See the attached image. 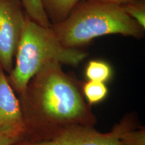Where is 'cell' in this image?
I'll return each mask as SVG.
<instances>
[{"instance_id": "6da1fadb", "label": "cell", "mask_w": 145, "mask_h": 145, "mask_svg": "<svg viewBox=\"0 0 145 145\" xmlns=\"http://www.w3.org/2000/svg\"><path fill=\"white\" fill-rule=\"evenodd\" d=\"M82 85L59 63H50L38 72L18 94L24 126L19 140H46L69 127L95 126L97 118L83 96Z\"/></svg>"}, {"instance_id": "7a4b0ae2", "label": "cell", "mask_w": 145, "mask_h": 145, "mask_svg": "<svg viewBox=\"0 0 145 145\" xmlns=\"http://www.w3.org/2000/svg\"><path fill=\"white\" fill-rule=\"evenodd\" d=\"M50 27L63 46L72 48L107 34L140 38L144 30L120 5L91 0L77 4L66 19Z\"/></svg>"}, {"instance_id": "3957f363", "label": "cell", "mask_w": 145, "mask_h": 145, "mask_svg": "<svg viewBox=\"0 0 145 145\" xmlns=\"http://www.w3.org/2000/svg\"><path fill=\"white\" fill-rule=\"evenodd\" d=\"M87 56V52L83 50L63 46L51 27L40 26L26 16L15 55L16 64L9 74L8 82L20 94L30 79L46 65L55 62L76 67Z\"/></svg>"}, {"instance_id": "277c9868", "label": "cell", "mask_w": 145, "mask_h": 145, "mask_svg": "<svg viewBox=\"0 0 145 145\" xmlns=\"http://www.w3.org/2000/svg\"><path fill=\"white\" fill-rule=\"evenodd\" d=\"M26 16L21 0H0V65L8 74L14 68Z\"/></svg>"}, {"instance_id": "5b68a950", "label": "cell", "mask_w": 145, "mask_h": 145, "mask_svg": "<svg viewBox=\"0 0 145 145\" xmlns=\"http://www.w3.org/2000/svg\"><path fill=\"white\" fill-rule=\"evenodd\" d=\"M12 145H123L113 128L106 133L94 127L73 126L62 130L50 138L38 142L18 140Z\"/></svg>"}, {"instance_id": "8992f818", "label": "cell", "mask_w": 145, "mask_h": 145, "mask_svg": "<svg viewBox=\"0 0 145 145\" xmlns=\"http://www.w3.org/2000/svg\"><path fill=\"white\" fill-rule=\"evenodd\" d=\"M24 129L19 100L0 65V135L16 136L20 139Z\"/></svg>"}, {"instance_id": "52a82bcc", "label": "cell", "mask_w": 145, "mask_h": 145, "mask_svg": "<svg viewBox=\"0 0 145 145\" xmlns=\"http://www.w3.org/2000/svg\"><path fill=\"white\" fill-rule=\"evenodd\" d=\"M113 128L123 145H145L144 128L136 126L132 116H126Z\"/></svg>"}, {"instance_id": "ba28073f", "label": "cell", "mask_w": 145, "mask_h": 145, "mask_svg": "<svg viewBox=\"0 0 145 145\" xmlns=\"http://www.w3.org/2000/svg\"><path fill=\"white\" fill-rule=\"evenodd\" d=\"M79 1L80 0H42V3L49 20L51 18L53 24H56L66 19Z\"/></svg>"}, {"instance_id": "9c48e42d", "label": "cell", "mask_w": 145, "mask_h": 145, "mask_svg": "<svg viewBox=\"0 0 145 145\" xmlns=\"http://www.w3.org/2000/svg\"><path fill=\"white\" fill-rule=\"evenodd\" d=\"M112 69L110 64L101 60H91L87 65L85 71L88 81L106 83L112 77Z\"/></svg>"}, {"instance_id": "30bf717a", "label": "cell", "mask_w": 145, "mask_h": 145, "mask_svg": "<svg viewBox=\"0 0 145 145\" xmlns=\"http://www.w3.org/2000/svg\"><path fill=\"white\" fill-rule=\"evenodd\" d=\"M82 92L87 102L90 105L99 104L104 101L108 93V89L105 83L88 81L83 83Z\"/></svg>"}, {"instance_id": "8fae6325", "label": "cell", "mask_w": 145, "mask_h": 145, "mask_svg": "<svg viewBox=\"0 0 145 145\" xmlns=\"http://www.w3.org/2000/svg\"><path fill=\"white\" fill-rule=\"evenodd\" d=\"M25 12L32 21L44 27H50L52 24L43 7L42 0H21Z\"/></svg>"}, {"instance_id": "7c38bea8", "label": "cell", "mask_w": 145, "mask_h": 145, "mask_svg": "<svg viewBox=\"0 0 145 145\" xmlns=\"http://www.w3.org/2000/svg\"><path fill=\"white\" fill-rule=\"evenodd\" d=\"M120 5L130 18L137 22L143 29L145 28V5L142 1L130 0Z\"/></svg>"}, {"instance_id": "4fadbf2b", "label": "cell", "mask_w": 145, "mask_h": 145, "mask_svg": "<svg viewBox=\"0 0 145 145\" xmlns=\"http://www.w3.org/2000/svg\"><path fill=\"white\" fill-rule=\"evenodd\" d=\"M20 140V138L16 136L0 135V145H12Z\"/></svg>"}, {"instance_id": "5bb4252c", "label": "cell", "mask_w": 145, "mask_h": 145, "mask_svg": "<svg viewBox=\"0 0 145 145\" xmlns=\"http://www.w3.org/2000/svg\"><path fill=\"white\" fill-rule=\"evenodd\" d=\"M91 1H99V2L103 3H114V4L121 5L126 1H130V0H91Z\"/></svg>"}]
</instances>
